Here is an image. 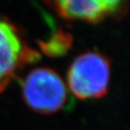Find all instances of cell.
Instances as JSON below:
<instances>
[{"mask_svg": "<svg viewBox=\"0 0 130 130\" xmlns=\"http://www.w3.org/2000/svg\"><path fill=\"white\" fill-rule=\"evenodd\" d=\"M109 79V60L100 53L89 51L72 61L66 85L78 99H99L108 92Z\"/></svg>", "mask_w": 130, "mask_h": 130, "instance_id": "obj_1", "label": "cell"}, {"mask_svg": "<svg viewBox=\"0 0 130 130\" xmlns=\"http://www.w3.org/2000/svg\"><path fill=\"white\" fill-rule=\"evenodd\" d=\"M22 94L25 103L40 113L50 114L65 108L69 89L62 78L53 69H34L23 79Z\"/></svg>", "mask_w": 130, "mask_h": 130, "instance_id": "obj_2", "label": "cell"}, {"mask_svg": "<svg viewBox=\"0 0 130 130\" xmlns=\"http://www.w3.org/2000/svg\"><path fill=\"white\" fill-rule=\"evenodd\" d=\"M40 59L12 23L0 18V93L27 64Z\"/></svg>", "mask_w": 130, "mask_h": 130, "instance_id": "obj_3", "label": "cell"}, {"mask_svg": "<svg viewBox=\"0 0 130 130\" xmlns=\"http://www.w3.org/2000/svg\"><path fill=\"white\" fill-rule=\"evenodd\" d=\"M125 2L118 0H61L50 6L60 16L66 19L97 23L110 15L121 14Z\"/></svg>", "mask_w": 130, "mask_h": 130, "instance_id": "obj_4", "label": "cell"}, {"mask_svg": "<svg viewBox=\"0 0 130 130\" xmlns=\"http://www.w3.org/2000/svg\"><path fill=\"white\" fill-rule=\"evenodd\" d=\"M41 50L50 57H61L65 55L72 44V36L69 32L59 30L48 40L41 42Z\"/></svg>", "mask_w": 130, "mask_h": 130, "instance_id": "obj_5", "label": "cell"}]
</instances>
